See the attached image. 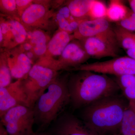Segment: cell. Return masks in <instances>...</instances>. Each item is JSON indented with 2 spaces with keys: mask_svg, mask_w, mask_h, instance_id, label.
<instances>
[{
  "mask_svg": "<svg viewBox=\"0 0 135 135\" xmlns=\"http://www.w3.org/2000/svg\"><path fill=\"white\" fill-rule=\"evenodd\" d=\"M56 135H98L84 123L71 114L59 118L55 127Z\"/></svg>",
  "mask_w": 135,
  "mask_h": 135,
  "instance_id": "obj_14",
  "label": "cell"
},
{
  "mask_svg": "<svg viewBox=\"0 0 135 135\" xmlns=\"http://www.w3.org/2000/svg\"><path fill=\"white\" fill-rule=\"evenodd\" d=\"M68 88L70 102L77 108L115 95L120 89L116 81L107 74L85 70L70 75Z\"/></svg>",
  "mask_w": 135,
  "mask_h": 135,
  "instance_id": "obj_1",
  "label": "cell"
},
{
  "mask_svg": "<svg viewBox=\"0 0 135 135\" xmlns=\"http://www.w3.org/2000/svg\"><path fill=\"white\" fill-rule=\"evenodd\" d=\"M18 105L29 107L27 97L20 79L8 86L0 88L1 118L10 109Z\"/></svg>",
  "mask_w": 135,
  "mask_h": 135,
  "instance_id": "obj_11",
  "label": "cell"
},
{
  "mask_svg": "<svg viewBox=\"0 0 135 135\" xmlns=\"http://www.w3.org/2000/svg\"><path fill=\"white\" fill-rule=\"evenodd\" d=\"M75 71H90L117 76L135 75V59L128 56L118 57L110 60L84 64L74 68Z\"/></svg>",
  "mask_w": 135,
  "mask_h": 135,
  "instance_id": "obj_6",
  "label": "cell"
},
{
  "mask_svg": "<svg viewBox=\"0 0 135 135\" xmlns=\"http://www.w3.org/2000/svg\"><path fill=\"white\" fill-rule=\"evenodd\" d=\"M1 17L0 31L3 36L2 47L11 49L26 41L28 32L20 19L3 16Z\"/></svg>",
  "mask_w": 135,
  "mask_h": 135,
  "instance_id": "obj_9",
  "label": "cell"
},
{
  "mask_svg": "<svg viewBox=\"0 0 135 135\" xmlns=\"http://www.w3.org/2000/svg\"><path fill=\"white\" fill-rule=\"evenodd\" d=\"M0 9L3 16L20 19L15 0H1Z\"/></svg>",
  "mask_w": 135,
  "mask_h": 135,
  "instance_id": "obj_24",
  "label": "cell"
},
{
  "mask_svg": "<svg viewBox=\"0 0 135 135\" xmlns=\"http://www.w3.org/2000/svg\"><path fill=\"white\" fill-rule=\"evenodd\" d=\"M90 58L119 56V49L116 38L106 36H93L80 40Z\"/></svg>",
  "mask_w": 135,
  "mask_h": 135,
  "instance_id": "obj_8",
  "label": "cell"
},
{
  "mask_svg": "<svg viewBox=\"0 0 135 135\" xmlns=\"http://www.w3.org/2000/svg\"><path fill=\"white\" fill-rule=\"evenodd\" d=\"M122 90L129 102L135 103V87H128Z\"/></svg>",
  "mask_w": 135,
  "mask_h": 135,
  "instance_id": "obj_28",
  "label": "cell"
},
{
  "mask_svg": "<svg viewBox=\"0 0 135 135\" xmlns=\"http://www.w3.org/2000/svg\"><path fill=\"white\" fill-rule=\"evenodd\" d=\"M90 58L81 41L74 39L68 44L58 60L66 70L78 67Z\"/></svg>",
  "mask_w": 135,
  "mask_h": 135,
  "instance_id": "obj_13",
  "label": "cell"
},
{
  "mask_svg": "<svg viewBox=\"0 0 135 135\" xmlns=\"http://www.w3.org/2000/svg\"><path fill=\"white\" fill-rule=\"evenodd\" d=\"M115 80L122 90L128 87H135V75L117 76Z\"/></svg>",
  "mask_w": 135,
  "mask_h": 135,
  "instance_id": "obj_26",
  "label": "cell"
},
{
  "mask_svg": "<svg viewBox=\"0 0 135 135\" xmlns=\"http://www.w3.org/2000/svg\"><path fill=\"white\" fill-rule=\"evenodd\" d=\"M0 132H1V133H0L1 135H8L4 126H3L1 123V124Z\"/></svg>",
  "mask_w": 135,
  "mask_h": 135,
  "instance_id": "obj_33",
  "label": "cell"
},
{
  "mask_svg": "<svg viewBox=\"0 0 135 135\" xmlns=\"http://www.w3.org/2000/svg\"><path fill=\"white\" fill-rule=\"evenodd\" d=\"M27 32L29 35V41L32 46L34 53L39 58L44 56L47 52L51 39L49 35L41 29H34Z\"/></svg>",
  "mask_w": 135,
  "mask_h": 135,
  "instance_id": "obj_17",
  "label": "cell"
},
{
  "mask_svg": "<svg viewBox=\"0 0 135 135\" xmlns=\"http://www.w3.org/2000/svg\"><path fill=\"white\" fill-rule=\"evenodd\" d=\"M54 15L47 2H34L23 13L20 20L27 31L48 30L53 25Z\"/></svg>",
  "mask_w": 135,
  "mask_h": 135,
  "instance_id": "obj_7",
  "label": "cell"
},
{
  "mask_svg": "<svg viewBox=\"0 0 135 135\" xmlns=\"http://www.w3.org/2000/svg\"><path fill=\"white\" fill-rule=\"evenodd\" d=\"M54 20L58 26L59 30L72 34L77 30L79 25L84 20L77 19L70 13L66 6L60 8L54 13Z\"/></svg>",
  "mask_w": 135,
  "mask_h": 135,
  "instance_id": "obj_16",
  "label": "cell"
},
{
  "mask_svg": "<svg viewBox=\"0 0 135 135\" xmlns=\"http://www.w3.org/2000/svg\"><path fill=\"white\" fill-rule=\"evenodd\" d=\"M129 8L118 0H112L107 7V19L111 22H120L126 17Z\"/></svg>",
  "mask_w": 135,
  "mask_h": 135,
  "instance_id": "obj_21",
  "label": "cell"
},
{
  "mask_svg": "<svg viewBox=\"0 0 135 135\" xmlns=\"http://www.w3.org/2000/svg\"><path fill=\"white\" fill-rule=\"evenodd\" d=\"M93 0H72L66 3L70 13L77 19H89V14Z\"/></svg>",
  "mask_w": 135,
  "mask_h": 135,
  "instance_id": "obj_19",
  "label": "cell"
},
{
  "mask_svg": "<svg viewBox=\"0 0 135 135\" xmlns=\"http://www.w3.org/2000/svg\"><path fill=\"white\" fill-rule=\"evenodd\" d=\"M124 29L130 31L135 32V13L129 8L126 17L120 22L116 23Z\"/></svg>",
  "mask_w": 135,
  "mask_h": 135,
  "instance_id": "obj_25",
  "label": "cell"
},
{
  "mask_svg": "<svg viewBox=\"0 0 135 135\" xmlns=\"http://www.w3.org/2000/svg\"><path fill=\"white\" fill-rule=\"evenodd\" d=\"M26 55L27 56V57H28L31 60L32 62L33 63V61L35 60V57H38L36 56V55H35L33 51L32 50L30 51H27V52H25Z\"/></svg>",
  "mask_w": 135,
  "mask_h": 135,
  "instance_id": "obj_30",
  "label": "cell"
},
{
  "mask_svg": "<svg viewBox=\"0 0 135 135\" xmlns=\"http://www.w3.org/2000/svg\"><path fill=\"white\" fill-rule=\"evenodd\" d=\"M126 51L128 56L135 59V47L128 50Z\"/></svg>",
  "mask_w": 135,
  "mask_h": 135,
  "instance_id": "obj_31",
  "label": "cell"
},
{
  "mask_svg": "<svg viewBox=\"0 0 135 135\" xmlns=\"http://www.w3.org/2000/svg\"><path fill=\"white\" fill-rule=\"evenodd\" d=\"M69 75H58L37 99L33 107L35 122L46 126L56 119L70 102Z\"/></svg>",
  "mask_w": 135,
  "mask_h": 135,
  "instance_id": "obj_3",
  "label": "cell"
},
{
  "mask_svg": "<svg viewBox=\"0 0 135 135\" xmlns=\"http://www.w3.org/2000/svg\"><path fill=\"white\" fill-rule=\"evenodd\" d=\"M113 28L119 47L126 51L135 47V32L118 25Z\"/></svg>",
  "mask_w": 135,
  "mask_h": 135,
  "instance_id": "obj_20",
  "label": "cell"
},
{
  "mask_svg": "<svg viewBox=\"0 0 135 135\" xmlns=\"http://www.w3.org/2000/svg\"><path fill=\"white\" fill-rule=\"evenodd\" d=\"M74 39L73 34L59 30L50 39L48 44L47 52L44 56L53 58L58 57L59 58L68 44Z\"/></svg>",
  "mask_w": 135,
  "mask_h": 135,
  "instance_id": "obj_15",
  "label": "cell"
},
{
  "mask_svg": "<svg viewBox=\"0 0 135 135\" xmlns=\"http://www.w3.org/2000/svg\"><path fill=\"white\" fill-rule=\"evenodd\" d=\"M128 2L130 5L131 9L135 13V0H129Z\"/></svg>",
  "mask_w": 135,
  "mask_h": 135,
  "instance_id": "obj_32",
  "label": "cell"
},
{
  "mask_svg": "<svg viewBox=\"0 0 135 135\" xmlns=\"http://www.w3.org/2000/svg\"><path fill=\"white\" fill-rule=\"evenodd\" d=\"M8 65L12 78L19 80L29 73L34 64L20 47L5 50Z\"/></svg>",
  "mask_w": 135,
  "mask_h": 135,
  "instance_id": "obj_12",
  "label": "cell"
},
{
  "mask_svg": "<svg viewBox=\"0 0 135 135\" xmlns=\"http://www.w3.org/2000/svg\"><path fill=\"white\" fill-rule=\"evenodd\" d=\"M19 47L24 52L30 51L33 50L32 46L29 41L27 40L24 43L20 45Z\"/></svg>",
  "mask_w": 135,
  "mask_h": 135,
  "instance_id": "obj_29",
  "label": "cell"
},
{
  "mask_svg": "<svg viewBox=\"0 0 135 135\" xmlns=\"http://www.w3.org/2000/svg\"><path fill=\"white\" fill-rule=\"evenodd\" d=\"M119 132L122 135H135V103L128 102L124 111Z\"/></svg>",
  "mask_w": 135,
  "mask_h": 135,
  "instance_id": "obj_18",
  "label": "cell"
},
{
  "mask_svg": "<svg viewBox=\"0 0 135 135\" xmlns=\"http://www.w3.org/2000/svg\"><path fill=\"white\" fill-rule=\"evenodd\" d=\"M17 10L20 17L30 5L33 3L34 1L31 0H16Z\"/></svg>",
  "mask_w": 135,
  "mask_h": 135,
  "instance_id": "obj_27",
  "label": "cell"
},
{
  "mask_svg": "<svg viewBox=\"0 0 135 135\" xmlns=\"http://www.w3.org/2000/svg\"><path fill=\"white\" fill-rule=\"evenodd\" d=\"M0 58V88H2L11 84L12 77L5 52L1 53Z\"/></svg>",
  "mask_w": 135,
  "mask_h": 135,
  "instance_id": "obj_22",
  "label": "cell"
},
{
  "mask_svg": "<svg viewBox=\"0 0 135 135\" xmlns=\"http://www.w3.org/2000/svg\"><path fill=\"white\" fill-rule=\"evenodd\" d=\"M127 105L115 95L102 98L85 107L83 121L98 135L117 134Z\"/></svg>",
  "mask_w": 135,
  "mask_h": 135,
  "instance_id": "obj_2",
  "label": "cell"
},
{
  "mask_svg": "<svg viewBox=\"0 0 135 135\" xmlns=\"http://www.w3.org/2000/svg\"><path fill=\"white\" fill-rule=\"evenodd\" d=\"M122 135L121 134H114V135Z\"/></svg>",
  "mask_w": 135,
  "mask_h": 135,
  "instance_id": "obj_34",
  "label": "cell"
},
{
  "mask_svg": "<svg viewBox=\"0 0 135 135\" xmlns=\"http://www.w3.org/2000/svg\"><path fill=\"white\" fill-rule=\"evenodd\" d=\"M58 75L57 71L35 64L29 73L20 79L27 97L29 107L33 108L37 99Z\"/></svg>",
  "mask_w": 135,
  "mask_h": 135,
  "instance_id": "obj_4",
  "label": "cell"
},
{
  "mask_svg": "<svg viewBox=\"0 0 135 135\" xmlns=\"http://www.w3.org/2000/svg\"><path fill=\"white\" fill-rule=\"evenodd\" d=\"M107 7L103 2L93 0L89 14L90 19L106 18Z\"/></svg>",
  "mask_w": 135,
  "mask_h": 135,
  "instance_id": "obj_23",
  "label": "cell"
},
{
  "mask_svg": "<svg viewBox=\"0 0 135 135\" xmlns=\"http://www.w3.org/2000/svg\"><path fill=\"white\" fill-rule=\"evenodd\" d=\"M35 123L33 108L18 105L7 111L1 118V123L8 135H30Z\"/></svg>",
  "mask_w": 135,
  "mask_h": 135,
  "instance_id": "obj_5",
  "label": "cell"
},
{
  "mask_svg": "<svg viewBox=\"0 0 135 135\" xmlns=\"http://www.w3.org/2000/svg\"><path fill=\"white\" fill-rule=\"evenodd\" d=\"M73 34L74 38L79 40L93 36L116 38L113 28L106 18L83 20Z\"/></svg>",
  "mask_w": 135,
  "mask_h": 135,
  "instance_id": "obj_10",
  "label": "cell"
}]
</instances>
